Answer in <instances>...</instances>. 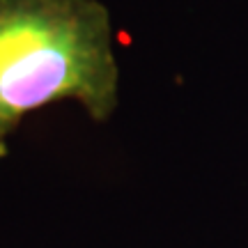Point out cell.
<instances>
[{"instance_id": "1", "label": "cell", "mask_w": 248, "mask_h": 248, "mask_svg": "<svg viewBox=\"0 0 248 248\" xmlns=\"http://www.w3.org/2000/svg\"><path fill=\"white\" fill-rule=\"evenodd\" d=\"M76 101L94 122L120 104V67L97 0H0V159L32 110Z\"/></svg>"}]
</instances>
